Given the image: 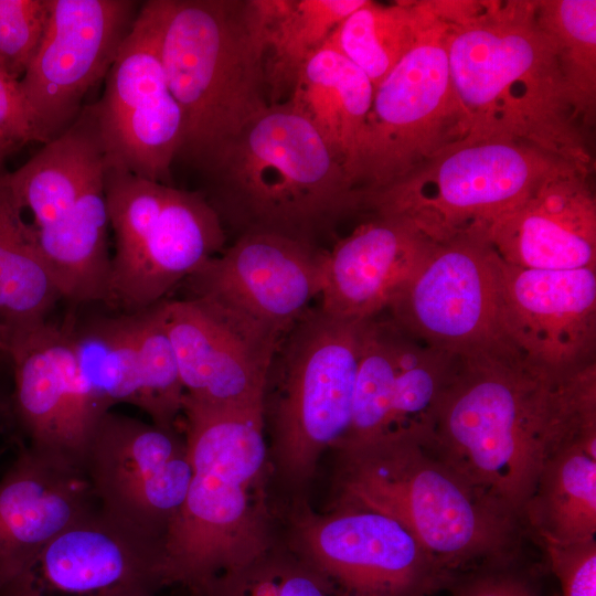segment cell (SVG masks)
Listing matches in <instances>:
<instances>
[{
    "label": "cell",
    "mask_w": 596,
    "mask_h": 596,
    "mask_svg": "<svg viewBox=\"0 0 596 596\" xmlns=\"http://www.w3.org/2000/svg\"><path fill=\"white\" fill-rule=\"evenodd\" d=\"M556 377L528 363L457 359L428 435L471 485L522 521Z\"/></svg>",
    "instance_id": "6"
},
{
    "label": "cell",
    "mask_w": 596,
    "mask_h": 596,
    "mask_svg": "<svg viewBox=\"0 0 596 596\" xmlns=\"http://www.w3.org/2000/svg\"><path fill=\"white\" fill-rule=\"evenodd\" d=\"M163 300L139 310L141 381L139 408L155 425L175 428V421L182 413L185 392L164 324Z\"/></svg>",
    "instance_id": "36"
},
{
    "label": "cell",
    "mask_w": 596,
    "mask_h": 596,
    "mask_svg": "<svg viewBox=\"0 0 596 596\" xmlns=\"http://www.w3.org/2000/svg\"><path fill=\"white\" fill-rule=\"evenodd\" d=\"M104 177L54 222L41 228L33 226L61 298L76 305L105 302L107 297L111 255Z\"/></svg>",
    "instance_id": "26"
},
{
    "label": "cell",
    "mask_w": 596,
    "mask_h": 596,
    "mask_svg": "<svg viewBox=\"0 0 596 596\" xmlns=\"http://www.w3.org/2000/svg\"><path fill=\"white\" fill-rule=\"evenodd\" d=\"M0 351L8 352V331L0 326Z\"/></svg>",
    "instance_id": "42"
},
{
    "label": "cell",
    "mask_w": 596,
    "mask_h": 596,
    "mask_svg": "<svg viewBox=\"0 0 596 596\" xmlns=\"http://www.w3.org/2000/svg\"><path fill=\"white\" fill-rule=\"evenodd\" d=\"M94 105L107 167L170 184L183 115L166 77L150 0L141 2Z\"/></svg>",
    "instance_id": "12"
},
{
    "label": "cell",
    "mask_w": 596,
    "mask_h": 596,
    "mask_svg": "<svg viewBox=\"0 0 596 596\" xmlns=\"http://www.w3.org/2000/svg\"><path fill=\"white\" fill-rule=\"evenodd\" d=\"M368 214L326 253L319 308L339 319L383 313L433 244L402 219Z\"/></svg>",
    "instance_id": "23"
},
{
    "label": "cell",
    "mask_w": 596,
    "mask_h": 596,
    "mask_svg": "<svg viewBox=\"0 0 596 596\" xmlns=\"http://www.w3.org/2000/svg\"><path fill=\"white\" fill-rule=\"evenodd\" d=\"M336 449L339 504L392 518L447 571L522 554L523 521L471 485L427 435L395 432Z\"/></svg>",
    "instance_id": "4"
},
{
    "label": "cell",
    "mask_w": 596,
    "mask_h": 596,
    "mask_svg": "<svg viewBox=\"0 0 596 596\" xmlns=\"http://www.w3.org/2000/svg\"><path fill=\"white\" fill-rule=\"evenodd\" d=\"M538 20L553 40L571 98L592 131L596 106V1H534Z\"/></svg>",
    "instance_id": "33"
},
{
    "label": "cell",
    "mask_w": 596,
    "mask_h": 596,
    "mask_svg": "<svg viewBox=\"0 0 596 596\" xmlns=\"http://www.w3.org/2000/svg\"><path fill=\"white\" fill-rule=\"evenodd\" d=\"M224 228L309 244L361 212V193L316 129L287 100L248 121L200 170Z\"/></svg>",
    "instance_id": "3"
},
{
    "label": "cell",
    "mask_w": 596,
    "mask_h": 596,
    "mask_svg": "<svg viewBox=\"0 0 596 596\" xmlns=\"http://www.w3.org/2000/svg\"><path fill=\"white\" fill-rule=\"evenodd\" d=\"M86 391L105 414L120 403L139 408V311L65 323Z\"/></svg>",
    "instance_id": "28"
},
{
    "label": "cell",
    "mask_w": 596,
    "mask_h": 596,
    "mask_svg": "<svg viewBox=\"0 0 596 596\" xmlns=\"http://www.w3.org/2000/svg\"><path fill=\"white\" fill-rule=\"evenodd\" d=\"M588 172L545 180L496 219L485 236L507 264L532 269L596 268V200Z\"/></svg>",
    "instance_id": "22"
},
{
    "label": "cell",
    "mask_w": 596,
    "mask_h": 596,
    "mask_svg": "<svg viewBox=\"0 0 596 596\" xmlns=\"http://www.w3.org/2000/svg\"><path fill=\"white\" fill-rule=\"evenodd\" d=\"M522 518L540 544L595 539L596 457L578 446L546 457Z\"/></svg>",
    "instance_id": "27"
},
{
    "label": "cell",
    "mask_w": 596,
    "mask_h": 596,
    "mask_svg": "<svg viewBox=\"0 0 596 596\" xmlns=\"http://www.w3.org/2000/svg\"><path fill=\"white\" fill-rule=\"evenodd\" d=\"M500 267L483 234L433 242L384 312L402 331L454 358L529 363L508 329Z\"/></svg>",
    "instance_id": "10"
},
{
    "label": "cell",
    "mask_w": 596,
    "mask_h": 596,
    "mask_svg": "<svg viewBox=\"0 0 596 596\" xmlns=\"http://www.w3.org/2000/svg\"><path fill=\"white\" fill-rule=\"evenodd\" d=\"M562 596H596V539L573 543H542Z\"/></svg>",
    "instance_id": "39"
},
{
    "label": "cell",
    "mask_w": 596,
    "mask_h": 596,
    "mask_svg": "<svg viewBox=\"0 0 596 596\" xmlns=\"http://www.w3.org/2000/svg\"><path fill=\"white\" fill-rule=\"evenodd\" d=\"M0 596H41L38 594L29 583L22 577L18 576L3 589L0 590Z\"/></svg>",
    "instance_id": "41"
},
{
    "label": "cell",
    "mask_w": 596,
    "mask_h": 596,
    "mask_svg": "<svg viewBox=\"0 0 596 596\" xmlns=\"http://www.w3.org/2000/svg\"><path fill=\"white\" fill-rule=\"evenodd\" d=\"M185 596H337L329 582L300 554L270 547Z\"/></svg>",
    "instance_id": "35"
},
{
    "label": "cell",
    "mask_w": 596,
    "mask_h": 596,
    "mask_svg": "<svg viewBox=\"0 0 596 596\" xmlns=\"http://www.w3.org/2000/svg\"><path fill=\"white\" fill-rule=\"evenodd\" d=\"M7 156H9L3 149L0 148V173L1 172V168H2V164L4 162V159L7 158Z\"/></svg>",
    "instance_id": "43"
},
{
    "label": "cell",
    "mask_w": 596,
    "mask_h": 596,
    "mask_svg": "<svg viewBox=\"0 0 596 596\" xmlns=\"http://www.w3.org/2000/svg\"><path fill=\"white\" fill-rule=\"evenodd\" d=\"M192 476L162 541L164 586L195 592L272 547L264 496L262 402L212 405L184 395Z\"/></svg>",
    "instance_id": "2"
},
{
    "label": "cell",
    "mask_w": 596,
    "mask_h": 596,
    "mask_svg": "<svg viewBox=\"0 0 596 596\" xmlns=\"http://www.w3.org/2000/svg\"><path fill=\"white\" fill-rule=\"evenodd\" d=\"M106 155L95 105L83 106L75 120L23 166L6 172L21 207L44 227L70 210L84 191L104 177Z\"/></svg>",
    "instance_id": "24"
},
{
    "label": "cell",
    "mask_w": 596,
    "mask_h": 596,
    "mask_svg": "<svg viewBox=\"0 0 596 596\" xmlns=\"http://www.w3.org/2000/svg\"><path fill=\"white\" fill-rule=\"evenodd\" d=\"M166 77L183 115L178 157L199 171L269 103L254 0H150Z\"/></svg>",
    "instance_id": "5"
},
{
    "label": "cell",
    "mask_w": 596,
    "mask_h": 596,
    "mask_svg": "<svg viewBox=\"0 0 596 596\" xmlns=\"http://www.w3.org/2000/svg\"><path fill=\"white\" fill-rule=\"evenodd\" d=\"M428 6L432 17L417 41L374 89L351 171L361 193L400 181L466 137L449 73L448 23Z\"/></svg>",
    "instance_id": "11"
},
{
    "label": "cell",
    "mask_w": 596,
    "mask_h": 596,
    "mask_svg": "<svg viewBox=\"0 0 596 596\" xmlns=\"http://www.w3.org/2000/svg\"><path fill=\"white\" fill-rule=\"evenodd\" d=\"M511 338L526 361L552 375L595 363L596 268L532 269L501 259Z\"/></svg>",
    "instance_id": "19"
},
{
    "label": "cell",
    "mask_w": 596,
    "mask_h": 596,
    "mask_svg": "<svg viewBox=\"0 0 596 596\" xmlns=\"http://www.w3.org/2000/svg\"><path fill=\"white\" fill-rule=\"evenodd\" d=\"M140 6L134 0H49L43 39L19 81L45 143L75 120L87 92L106 77Z\"/></svg>",
    "instance_id": "16"
},
{
    "label": "cell",
    "mask_w": 596,
    "mask_h": 596,
    "mask_svg": "<svg viewBox=\"0 0 596 596\" xmlns=\"http://www.w3.org/2000/svg\"><path fill=\"white\" fill-rule=\"evenodd\" d=\"M44 136L20 88L19 81L0 70V148L8 155Z\"/></svg>",
    "instance_id": "40"
},
{
    "label": "cell",
    "mask_w": 596,
    "mask_h": 596,
    "mask_svg": "<svg viewBox=\"0 0 596 596\" xmlns=\"http://www.w3.org/2000/svg\"><path fill=\"white\" fill-rule=\"evenodd\" d=\"M22 212L6 172L0 173V326L8 333L45 321L61 299Z\"/></svg>",
    "instance_id": "30"
},
{
    "label": "cell",
    "mask_w": 596,
    "mask_h": 596,
    "mask_svg": "<svg viewBox=\"0 0 596 596\" xmlns=\"http://www.w3.org/2000/svg\"><path fill=\"white\" fill-rule=\"evenodd\" d=\"M97 507L83 467L22 446L0 479V590L56 535Z\"/></svg>",
    "instance_id": "21"
},
{
    "label": "cell",
    "mask_w": 596,
    "mask_h": 596,
    "mask_svg": "<svg viewBox=\"0 0 596 596\" xmlns=\"http://www.w3.org/2000/svg\"><path fill=\"white\" fill-rule=\"evenodd\" d=\"M466 137L524 142L592 172L590 130L534 1H433Z\"/></svg>",
    "instance_id": "1"
},
{
    "label": "cell",
    "mask_w": 596,
    "mask_h": 596,
    "mask_svg": "<svg viewBox=\"0 0 596 596\" xmlns=\"http://www.w3.org/2000/svg\"><path fill=\"white\" fill-rule=\"evenodd\" d=\"M373 95L369 77L326 41L304 64L285 100L316 129L351 178Z\"/></svg>",
    "instance_id": "25"
},
{
    "label": "cell",
    "mask_w": 596,
    "mask_h": 596,
    "mask_svg": "<svg viewBox=\"0 0 596 596\" xmlns=\"http://www.w3.org/2000/svg\"><path fill=\"white\" fill-rule=\"evenodd\" d=\"M104 189L115 238L108 306L124 312L149 308L223 251L225 228L201 190L110 167Z\"/></svg>",
    "instance_id": "9"
},
{
    "label": "cell",
    "mask_w": 596,
    "mask_h": 596,
    "mask_svg": "<svg viewBox=\"0 0 596 596\" xmlns=\"http://www.w3.org/2000/svg\"><path fill=\"white\" fill-rule=\"evenodd\" d=\"M539 582L520 554L455 572L446 590L451 596H541Z\"/></svg>",
    "instance_id": "38"
},
{
    "label": "cell",
    "mask_w": 596,
    "mask_h": 596,
    "mask_svg": "<svg viewBox=\"0 0 596 596\" xmlns=\"http://www.w3.org/2000/svg\"><path fill=\"white\" fill-rule=\"evenodd\" d=\"M84 469L102 511L161 543L192 476L175 428L111 411L94 428Z\"/></svg>",
    "instance_id": "13"
},
{
    "label": "cell",
    "mask_w": 596,
    "mask_h": 596,
    "mask_svg": "<svg viewBox=\"0 0 596 596\" xmlns=\"http://www.w3.org/2000/svg\"><path fill=\"white\" fill-rule=\"evenodd\" d=\"M574 169L588 172L524 142L464 137L400 181L362 193V212L402 219L433 242L485 235L545 180Z\"/></svg>",
    "instance_id": "8"
},
{
    "label": "cell",
    "mask_w": 596,
    "mask_h": 596,
    "mask_svg": "<svg viewBox=\"0 0 596 596\" xmlns=\"http://www.w3.org/2000/svg\"><path fill=\"white\" fill-rule=\"evenodd\" d=\"M13 407L30 447L84 468L102 414L81 379L65 324L47 320L8 333Z\"/></svg>",
    "instance_id": "17"
},
{
    "label": "cell",
    "mask_w": 596,
    "mask_h": 596,
    "mask_svg": "<svg viewBox=\"0 0 596 596\" xmlns=\"http://www.w3.org/2000/svg\"><path fill=\"white\" fill-rule=\"evenodd\" d=\"M19 576L41 596H157L166 587L162 543L97 507Z\"/></svg>",
    "instance_id": "18"
},
{
    "label": "cell",
    "mask_w": 596,
    "mask_h": 596,
    "mask_svg": "<svg viewBox=\"0 0 596 596\" xmlns=\"http://www.w3.org/2000/svg\"><path fill=\"white\" fill-rule=\"evenodd\" d=\"M265 36V83L270 103L289 96L309 57L365 0H254Z\"/></svg>",
    "instance_id": "29"
},
{
    "label": "cell",
    "mask_w": 596,
    "mask_h": 596,
    "mask_svg": "<svg viewBox=\"0 0 596 596\" xmlns=\"http://www.w3.org/2000/svg\"><path fill=\"white\" fill-rule=\"evenodd\" d=\"M327 249L272 233H246L184 281L210 301L279 341L320 297Z\"/></svg>",
    "instance_id": "15"
},
{
    "label": "cell",
    "mask_w": 596,
    "mask_h": 596,
    "mask_svg": "<svg viewBox=\"0 0 596 596\" xmlns=\"http://www.w3.org/2000/svg\"><path fill=\"white\" fill-rule=\"evenodd\" d=\"M396 336V326L382 313L366 321L351 424L347 436L336 448L368 443L389 433L397 372Z\"/></svg>",
    "instance_id": "32"
},
{
    "label": "cell",
    "mask_w": 596,
    "mask_h": 596,
    "mask_svg": "<svg viewBox=\"0 0 596 596\" xmlns=\"http://www.w3.org/2000/svg\"><path fill=\"white\" fill-rule=\"evenodd\" d=\"M430 17L428 1L384 4L365 0L327 41L358 66L375 89L412 49Z\"/></svg>",
    "instance_id": "31"
},
{
    "label": "cell",
    "mask_w": 596,
    "mask_h": 596,
    "mask_svg": "<svg viewBox=\"0 0 596 596\" xmlns=\"http://www.w3.org/2000/svg\"><path fill=\"white\" fill-rule=\"evenodd\" d=\"M299 529V553L337 596H432L454 574L403 525L366 508L339 504L326 517H306Z\"/></svg>",
    "instance_id": "14"
},
{
    "label": "cell",
    "mask_w": 596,
    "mask_h": 596,
    "mask_svg": "<svg viewBox=\"0 0 596 596\" xmlns=\"http://www.w3.org/2000/svg\"><path fill=\"white\" fill-rule=\"evenodd\" d=\"M185 396L212 405L262 402L279 341L201 298L163 300Z\"/></svg>",
    "instance_id": "20"
},
{
    "label": "cell",
    "mask_w": 596,
    "mask_h": 596,
    "mask_svg": "<svg viewBox=\"0 0 596 596\" xmlns=\"http://www.w3.org/2000/svg\"><path fill=\"white\" fill-rule=\"evenodd\" d=\"M49 0H0V70L20 81L49 21Z\"/></svg>",
    "instance_id": "37"
},
{
    "label": "cell",
    "mask_w": 596,
    "mask_h": 596,
    "mask_svg": "<svg viewBox=\"0 0 596 596\" xmlns=\"http://www.w3.org/2000/svg\"><path fill=\"white\" fill-rule=\"evenodd\" d=\"M396 328L397 372L387 434L429 435L437 405L458 358L435 350Z\"/></svg>",
    "instance_id": "34"
},
{
    "label": "cell",
    "mask_w": 596,
    "mask_h": 596,
    "mask_svg": "<svg viewBox=\"0 0 596 596\" xmlns=\"http://www.w3.org/2000/svg\"><path fill=\"white\" fill-rule=\"evenodd\" d=\"M364 321L308 312L279 340L262 406L270 456L294 483L310 478L321 455L347 436Z\"/></svg>",
    "instance_id": "7"
}]
</instances>
